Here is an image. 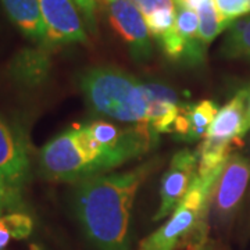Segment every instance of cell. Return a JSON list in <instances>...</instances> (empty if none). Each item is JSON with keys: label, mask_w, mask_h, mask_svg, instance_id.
<instances>
[{"label": "cell", "mask_w": 250, "mask_h": 250, "mask_svg": "<svg viewBox=\"0 0 250 250\" xmlns=\"http://www.w3.org/2000/svg\"><path fill=\"white\" fill-rule=\"evenodd\" d=\"M248 106H246V117H245V123L242 126V136L246 135L250 131V88H248Z\"/></svg>", "instance_id": "cell-25"}, {"label": "cell", "mask_w": 250, "mask_h": 250, "mask_svg": "<svg viewBox=\"0 0 250 250\" xmlns=\"http://www.w3.org/2000/svg\"><path fill=\"white\" fill-rule=\"evenodd\" d=\"M248 95V89L238 90L235 96L218 110L214 121L208 126V131L205 136L206 139L241 146L242 126L246 117Z\"/></svg>", "instance_id": "cell-11"}, {"label": "cell", "mask_w": 250, "mask_h": 250, "mask_svg": "<svg viewBox=\"0 0 250 250\" xmlns=\"http://www.w3.org/2000/svg\"><path fill=\"white\" fill-rule=\"evenodd\" d=\"M175 25L185 43V56L182 62L189 67L202 65L206 59V47L199 36V18L195 10L182 4H175Z\"/></svg>", "instance_id": "cell-15"}, {"label": "cell", "mask_w": 250, "mask_h": 250, "mask_svg": "<svg viewBox=\"0 0 250 250\" xmlns=\"http://www.w3.org/2000/svg\"><path fill=\"white\" fill-rule=\"evenodd\" d=\"M129 1L142 13L145 20H149L153 16H157L164 11L175 10L174 0H129Z\"/></svg>", "instance_id": "cell-21"}, {"label": "cell", "mask_w": 250, "mask_h": 250, "mask_svg": "<svg viewBox=\"0 0 250 250\" xmlns=\"http://www.w3.org/2000/svg\"><path fill=\"white\" fill-rule=\"evenodd\" d=\"M250 181V159L231 153L215 178L208 196V224L220 232L232 227L245 200Z\"/></svg>", "instance_id": "cell-4"}, {"label": "cell", "mask_w": 250, "mask_h": 250, "mask_svg": "<svg viewBox=\"0 0 250 250\" xmlns=\"http://www.w3.org/2000/svg\"><path fill=\"white\" fill-rule=\"evenodd\" d=\"M175 4H182L196 11L199 18V36L206 46H208L229 25L224 21L214 0H175Z\"/></svg>", "instance_id": "cell-16"}, {"label": "cell", "mask_w": 250, "mask_h": 250, "mask_svg": "<svg viewBox=\"0 0 250 250\" xmlns=\"http://www.w3.org/2000/svg\"><path fill=\"white\" fill-rule=\"evenodd\" d=\"M52 52L53 50L43 46L21 49L14 54L9 64L11 80L25 88H35L43 83L52 67Z\"/></svg>", "instance_id": "cell-12"}, {"label": "cell", "mask_w": 250, "mask_h": 250, "mask_svg": "<svg viewBox=\"0 0 250 250\" xmlns=\"http://www.w3.org/2000/svg\"><path fill=\"white\" fill-rule=\"evenodd\" d=\"M29 166L25 143L0 117V178L20 189L29 177Z\"/></svg>", "instance_id": "cell-9"}, {"label": "cell", "mask_w": 250, "mask_h": 250, "mask_svg": "<svg viewBox=\"0 0 250 250\" xmlns=\"http://www.w3.org/2000/svg\"><path fill=\"white\" fill-rule=\"evenodd\" d=\"M9 20L22 35L35 42L36 46L46 45V28L41 13L39 0H0Z\"/></svg>", "instance_id": "cell-14"}, {"label": "cell", "mask_w": 250, "mask_h": 250, "mask_svg": "<svg viewBox=\"0 0 250 250\" xmlns=\"http://www.w3.org/2000/svg\"><path fill=\"white\" fill-rule=\"evenodd\" d=\"M220 171L206 177L196 174L185 197L168 215V220L143 238L138 250H179L207 242L210 232L208 196Z\"/></svg>", "instance_id": "cell-3"}, {"label": "cell", "mask_w": 250, "mask_h": 250, "mask_svg": "<svg viewBox=\"0 0 250 250\" xmlns=\"http://www.w3.org/2000/svg\"><path fill=\"white\" fill-rule=\"evenodd\" d=\"M215 7L224 21L231 27L236 20L249 14V0H214Z\"/></svg>", "instance_id": "cell-19"}, {"label": "cell", "mask_w": 250, "mask_h": 250, "mask_svg": "<svg viewBox=\"0 0 250 250\" xmlns=\"http://www.w3.org/2000/svg\"><path fill=\"white\" fill-rule=\"evenodd\" d=\"M143 86L147 99V125L157 142L160 134L172 132L181 103L178 95L168 86L160 83H143Z\"/></svg>", "instance_id": "cell-10"}, {"label": "cell", "mask_w": 250, "mask_h": 250, "mask_svg": "<svg viewBox=\"0 0 250 250\" xmlns=\"http://www.w3.org/2000/svg\"><path fill=\"white\" fill-rule=\"evenodd\" d=\"M220 54L231 60H250V17L239 18L228 28Z\"/></svg>", "instance_id": "cell-17"}, {"label": "cell", "mask_w": 250, "mask_h": 250, "mask_svg": "<svg viewBox=\"0 0 250 250\" xmlns=\"http://www.w3.org/2000/svg\"><path fill=\"white\" fill-rule=\"evenodd\" d=\"M206 243V242H205ZM205 243H200V245H190V246H188L187 250H203V246H205Z\"/></svg>", "instance_id": "cell-27"}, {"label": "cell", "mask_w": 250, "mask_h": 250, "mask_svg": "<svg viewBox=\"0 0 250 250\" xmlns=\"http://www.w3.org/2000/svg\"><path fill=\"white\" fill-rule=\"evenodd\" d=\"M217 113V104L208 99L200 100L196 104H181L179 116L175 120L172 134L185 142L205 139L208 126L214 121Z\"/></svg>", "instance_id": "cell-13"}, {"label": "cell", "mask_w": 250, "mask_h": 250, "mask_svg": "<svg viewBox=\"0 0 250 250\" xmlns=\"http://www.w3.org/2000/svg\"><path fill=\"white\" fill-rule=\"evenodd\" d=\"M11 238H13V236H11L9 227H7V224H6L3 215H1V217H0V250L4 249V248L7 246V243H9Z\"/></svg>", "instance_id": "cell-23"}, {"label": "cell", "mask_w": 250, "mask_h": 250, "mask_svg": "<svg viewBox=\"0 0 250 250\" xmlns=\"http://www.w3.org/2000/svg\"><path fill=\"white\" fill-rule=\"evenodd\" d=\"M117 36L124 42L132 60L143 62L153 54L152 35L146 20L129 0H99Z\"/></svg>", "instance_id": "cell-6"}, {"label": "cell", "mask_w": 250, "mask_h": 250, "mask_svg": "<svg viewBox=\"0 0 250 250\" xmlns=\"http://www.w3.org/2000/svg\"><path fill=\"white\" fill-rule=\"evenodd\" d=\"M83 18L85 27L92 35L98 34V7L99 0H72Z\"/></svg>", "instance_id": "cell-22"}, {"label": "cell", "mask_w": 250, "mask_h": 250, "mask_svg": "<svg viewBox=\"0 0 250 250\" xmlns=\"http://www.w3.org/2000/svg\"><path fill=\"white\" fill-rule=\"evenodd\" d=\"M39 168L46 179L53 182L78 184L92 177L75 141L74 128L54 136L41 149Z\"/></svg>", "instance_id": "cell-5"}, {"label": "cell", "mask_w": 250, "mask_h": 250, "mask_svg": "<svg viewBox=\"0 0 250 250\" xmlns=\"http://www.w3.org/2000/svg\"><path fill=\"white\" fill-rule=\"evenodd\" d=\"M174 1H175V0H174Z\"/></svg>", "instance_id": "cell-29"}, {"label": "cell", "mask_w": 250, "mask_h": 250, "mask_svg": "<svg viewBox=\"0 0 250 250\" xmlns=\"http://www.w3.org/2000/svg\"><path fill=\"white\" fill-rule=\"evenodd\" d=\"M161 166L154 157L128 171L99 174L75 184L74 213L98 250H131L129 220L142 184Z\"/></svg>", "instance_id": "cell-1"}, {"label": "cell", "mask_w": 250, "mask_h": 250, "mask_svg": "<svg viewBox=\"0 0 250 250\" xmlns=\"http://www.w3.org/2000/svg\"><path fill=\"white\" fill-rule=\"evenodd\" d=\"M203 250H231L229 246L227 243H224L223 241L220 239H207V242L203 246Z\"/></svg>", "instance_id": "cell-24"}, {"label": "cell", "mask_w": 250, "mask_h": 250, "mask_svg": "<svg viewBox=\"0 0 250 250\" xmlns=\"http://www.w3.org/2000/svg\"><path fill=\"white\" fill-rule=\"evenodd\" d=\"M46 28L45 47L54 50L60 46L89 43L80 11L72 0H39Z\"/></svg>", "instance_id": "cell-7"}, {"label": "cell", "mask_w": 250, "mask_h": 250, "mask_svg": "<svg viewBox=\"0 0 250 250\" xmlns=\"http://www.w3.org/2000/svg\"><path fill=\"white\" fill-rule=\"evenodd\" d=\"M80 89L93 111L128 124L147 125L145 86L114 65L90 67L80 75Z\"/></svg>", "instance_id": "cell-2"}, {"label": "cell", "mask_w": 250, "mask_h": 250, "mask_svg": "<svg viewBox=\"0 0 250 250\" xmlns=\"http://www.w3.org/2000/svg\"><path fill=\"white\" fill-rule=\"evenodd\" d=\"M24 208L20 189L0 178V217L6 213L21 211Z\"/></svg>", "instance_id": "cell-18"}, {"label": "cell", "mask_w": 250, "mask_h": 250, "mask_svg": "<svg viewBox=\"0 0 250 250\" xmlns=\"http://www.w3.org/2000/svg\"><path fill=\"white\" fill-rule=\"evenodd\" d=\"M3 218L7 224L11 236L14 239H25L32 233L34 224H32L31 217L25 213H22V211L7 213L3 215Z\"/></svg>", "instance_id": "cell-20"}, {"label": "cell", "mask_w": 250, "mask_h": 250, "mask_svg": "<svg viewBox=\"0 0 250 250\" xmlns=\"http://www.w3.org/2000/svg\"><path fill=\"white\" fill-rule=\"evenodd\" d=\"M249 6H250V0H249Z\"/></svg>", "instance_id": "cell-28"}, {"label": "cell", "mask_w": 250, "mask_h": 250, "mask_svg": "<svg viewBox=\"0 0 250 250\" xmlns=\"http://www.w3.org/2000/svg\"><path fill=\"white\" fill-rule=\"evenodd\" d=\"M245 235H250V189L249 195H248V213H246V218H245Z\"/></svg>", "instance_id": "cell-26"}, {"label": "cell", "mask_w": 250, "mask_h": 250, "mask_svg": "<svg viewBox=\"0 0 250 250\" xmlns=\"http://www.w3.org/2000/svg\"><path fill=\"white\" fill-rule=\"evenodd\" d=\"M196 170V152L184 149L172 156L170 166L161 178L160 206L153 221H160L175 210L192 185Z\"/></svg>", "instance_id": "cell-8"}]
</instances>
